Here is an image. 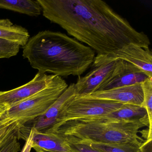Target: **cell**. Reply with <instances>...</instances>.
Here are the masks:
<instances>
[{
	"label": "cell",
	"mask_w": 152,
	"mask_h": 152,
	"mask_svg": "<svg viewBox=\"0 0 152 152\" xmlns=\"http://www.w3.org/2000/svg\"><path fill=\"white\" fill-rule=\"evenodd\" d=\"M143 90V102L141 106L146 109L149 121L148 137L152 138V77H149L141 83Z\"/></svg>",
	"instance_id": "e0dca14e"
},
{
	"label": "cell",
	"mask_w": 152,
	"mask_h": 152,
	"mask_svg": "<svg viewBox=\"0 0 152 152\" xmlns=\"http://www.w3.org/2000/svg\"><path fill=\"white\" fill-rule=\"evenodd\" d=\"M0 38L9 40L24 47L30 39L26 28L14 25L9 19H0Z\"/></svg>",
	"instance_id": "5bb4252c"
},
{
	"label": "cell",
	"mask_w": 152,
	"mask_h": 152,
	"mask_svg": "<svg viewBox=\"0 0 152 152\" xmlns=\"http://www.w3.org/2000/svg\"><path fill=\"white\" fill-rule=\"evenodd\" d=\"M0 8L30 16H38L42 12L41 7L37 0H0Z\"/></svg>",
	"instance_id": "9a60e30c"
},
{
	"label": "cell",
	"mask_w": 152,
	"mask_h": 152,
	"mask_svg": "<svg viewBox=\"0 0 152 152\" xmlns=\"http://www.w3.org/2000/svg\"><path fill=\"white\" fill-rule=\"evenodd\" d=\"M148 78L149 77L137 66L119 59L111 76L100 84L97 91L141 83Z\"/></svg>",
	"instance_id": "9c48e42d"
},
{
	"label": "cell",
	"mask_w": 152,
	"mask_h": 152,
	"mask_svg": "<svg viewBox=\"0 0 152 152\" xmlns=\"http://www.w3.org/2000/svg\"><path fill=\"white\" fill-rule=\"evenodd\" d=\"M34 148L36 152H46L42 150V149H40V148Z\"/></svg>",
	"instance_id": "603a6c76"
},
{
	"label": "cell",
	"mask_w": 152,
	"mask_h": 152,
	"mask_svg": "<svg viewBox=\"0 0 152 152\" xmlns=\"http://www.w3.org/2000/svg\"><path fill=\"white\" fill-rule=\"evenodd\" d=\"M75 95V83H71L43 114L33 120L19 124L17 133L18 139L26 140L32 129L39 132H50L57 124L60 113L66 102Z\"/></svg>",
	"instance_id": "8992f818"
},
{
	"label": "cell",
	"mask_w": 152,
	"mask_h": 152,
	"mask_svg": "<svg viewBox=\"0 0 152 152\" xmlns=\"http://www.w3.org/2000/svg\"><path fill=\"white\" fill-rule=\"evenodd\" d=\"M57 76L38 72L26 84L11 90L0 91V107L7 109L24 101L47 88Z\"/></svg>",
	"instance_id": "ba28073f"
},
{
	"label": "cell",
	"mask_w": 152,
	"mask_h": 152,
	"mask_svg": "<svg viewBox=\"0 0 152 152\" xmlns=\"http://www.w3.org/2000/svg\"><path fill=\"white\" fill-rule=\"evenodd\" d=\"M34 130L32 148H38L46 152H71L66 140L62 136L53 132Z\"/></svg>",
	"instance_id": "7c38bea8"
},
{
	"label": "cell",
	"mask_w": 152,
	"mask_h": 152,
	"mask_svg": "<svg viewBox=\"0 0 152 152\" xmlns=\"http://www.w3.org/2000/svg\"><path fill=\"white\" fill-rule=\"evenodd\" d=\"M23 56L40 73L81 76L93 64L95 52L60 32L44 31L30 38Z\"/></svg>",
	"instance_id": "7a4b0ae2"
},
{
	"label": "cell",
	"mask_w": 152,
	"mask_h": 152,
	"mask_svg": "<svg viewBox=\"0 0 152 152\" xmlns=\"http://www.w3.org/2000/svg\"><path fill=\"white\" fill-rule=\"evenodd\" d=\"M34 132V130L33 129H32L30 131L28 138L26 140V143L22 152H31V150L32 148V138L33 137Z\"/></svg>",
	"instance_id": "7402d4cb"
},
{
	"label": "cell",
	"mask_w": 152,
	"mask_h": 152,
	"mask_svg": "<svg viewBox=\"0 0 152 152\" xmlns=\"http://www.w3.org/2000/svg\"><path fill=\"white\" fill-rule=\"evenodd\" d=\"M17 133L12 136L2 146L0 147V152H18L21 150L19 139Z\"/></svg>",
	"instance_id": "44dd1931"
},
{
	"label": "cell",
	"mask_w": 152,
	"mask_h": 152,
	"mask_svg": "<svg viewBox=\"0 0 152 152\" xmlns=\"http://www.w3.org/2000/svg\"><path fill=\"white\" fill-rule=\"evenodd\" d=\"M118 60L112 55H97L91 71L83 77L78 76L75 83L76 95L83 96L97 91L100 84L111 76Z\"/></svg>",
	"instance_id": "52a82bcc"
},
{
	"label": "cell",
	"mask_w": 152,
	"mask_h": 152,
	"mask_svg": "<svg viewBox=\"0 0 152 152\" xmlns=\"http://www.w3.org/2000/svg\"><path fill=\"white\" fill-rule=\"evenodd\" d=\"M68 86L64 80L57 76L46 88L5 109L0 114V125L10 122L22 124L40 116L55 103Z\"/></svg>",
	"instance_id": "277c9868"
},
{
	"label": "cell",
	"mask_w": 152,
	"mask_h": 152,
	"mask_svg": "<svg viewBox=\"0 0 152 152\" xmlns=\"http://www.w3.org/2000/svg\"><path fill=\"white\" fill-rule=\"evenodd\" d=\"M85 142L102 152H145V140H137L119 144H105Z\"/></svg>",
	"instance_id": "2e32d148"
},
{
	"label": "cell",
	"mask_w": 152,
	"mask_h": 152,
	"mask_svg": "<svg viewBox=\"0 0 152 152\" xmlns=\"http://www.w3.org/2000/svg\"><path fill=\"white\" fill-rule=\"evenodd\" d=\"M19 123L10 122L0 125V147L18 132Z\"/></svg>",
	"instance_id": "ffe728a7"
},
{
	"label": "cell",
	"mask_w": 152,
	"mask_h": 152,
	"mask_svg": "<svg viewBox=\"0 0 152 152\" xmlns=\"http://www.w3.org/2000/svg\"><path fill=\"white\" fill-rule=\"evenodd\" d=\"M64 138L71 152H102L92 147L85 141L74 138Z\"/></svg>",
	"instance_id": "d6986e66"
},
{
	"label": "cell",
	"mask_w": 152,
	"mask_h": 152,
	"mask_svg": "<svg viewBox=\"0 0 152 152\" xmlns=\"http://www.w3.org/2000/svg\"><path fill=\"white\" fill-rule=\"evenodd\" d=\"M117 59L133 64L149 77H152V53L149 48H144L133 43L123 47L112 55Z\"/></svg>",
	"instance_id": "8fae6325"
},
{
	"label": "cell",
	"mask_w": 152,
	"mask_h": 152,
	"mask_svg": "<svg viewBox=\"0 0 152 152\" xmlns=\"http://www.w3.org/2000/svg\"><path fill=\"white\" fill-rule=\"evenodd\" d=\"M20 47L14 42L0 38V58H10L16 56Z\"/></svg>",
	"instance_id": "ac0fdd59"
},
{
	"label": "cell",
	"mask_w": 152,
	"mask_h": 152,
	"mask_svg": "<svg viewBox=\"0 0 152 152\" xmlns=\"http://www.w3.org/2000/svg\"><path fill=\"white\" fill-rule=\"evenodd\" d=\"M103 117L118 121L140 122L149 127L147 112L141 106L124 104L118 110L112 112Z\"/></svg>",
	"instance_id": "4fadbf2b"
},
{
	"label": "cell",
	"mask_w": 152,
	"mask_h": 152,
	"mask_svg": "<svg viewBox=\"0 0 152 152\" xmlns=\"http://www.w3.org/2000/svg\"><path fill=\"white\" fill-rule=\"evenodd\" d=\"M5 108H4V107H0V114H1V113H2V112H3V111H4V110H5Z\"/></svg>",
	"instance_id": "cb8c5ba5"
},
{
	"label": "cell",
	"mask_w": 152,
	"mask_h": 152,
	"mask_svg": "<svg viewBox=\"0 0 152 152\" xmlns=\"http://www.w3.org/2000/svg\"><path fill=\"white\" fill-rule=\"evenodd\" d=\"M43 16L97 55H114L130 43L149 48L146 34L101 0H37Z\"/></svg>",
	"instance_id": "6da1fadb"
},
{
	"label": "cell",
	"mask_w": 152,
	"mask_h": 152,
	"mask_svg": "<svg viewBox=\"0 0 152 152\" xmlns=\"http://www.w3.org/2000/svg\"><path fill=\"white\" fill-rule=\"evenodd\" d=\"M145 126L140 122L118 121L102 116L67 121L57 125L50 132L92 143L119 144L143 140L138 133Z\"/></svg>",
	"instance_id": "3957f363"
},
{
	"label": "cell",
	"mask_w": 152,
	"mask_h": 152,
	"mask_svg": "<svg viewBox=\"0 0 152 152\" xmlns=\"http://www.w3.org/2000/svg\"><path fill=\"white\" fill-rule=\"evenodd\" d=\"M83 96L112 100L123 104L139 106H141L144 99L141 83L95 91Z\"/></svg>",
	"instance_id": "30bf717a"
},
{
	"label": "cell",
	"mask_w": 152,
	"mask_h": 152,
	"mask_svg": "<svg viewBox=\"0 0 152 152\" xmlns=\"http://www.w3.org/2000/svg\"><path fill=\"white\" fill-rule=\"evenodd\" d=\"M124 104L112 100L75 95L63 107L57 124L53 129L58 124L71 120L105 116L118 110Z\"/></svg>",
	"instance_id": "5b68a950"
}]
</instances>
